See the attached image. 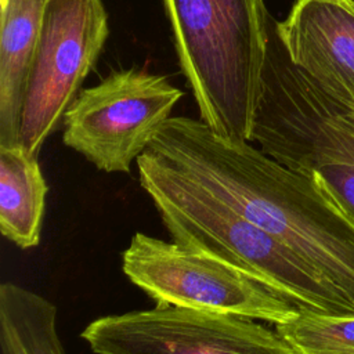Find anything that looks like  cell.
I'll use <instances>...</instances> for the list:
<instances>
[{"label":"cell","mask_w":354,"mask_h":354,"mask_svg":"<svg viewBox=\"0 0 354 354\" xmlns=\"http://www.w3.org/2000/svg\"><path fill=\"white\" fill-rule=\"evenodd\" d=\"M1 354H65L57 330V306L14 282L0 285Z\"/></svg>","instance_id":"obj_12"},{"label":"cell","mask_w":354,"mask_h":354,"mask_svg":"<svg viewBox=\"0 0 354 354\" xmlns=\"http://www.w3.org/2000/svg\"><path fill=\"white\" fill-rule=\"evenodd\" d=\"M109 35L102 0H47L25 83L19 145L32 158L59 127Z\"/></svg>","instance_id":"obj_7"},{"label":"cell","mask_w":354,"mask_h":354,"mask_svg":"<svg viewBox=\"0 0 354 354\" xmlns=\"http://www.w3.org/2000/svg\"><path fill=\"white\" fill-rule=\"evenodd\" d=\"M80 337L95 354H295L254 319L173 306L100 317Z\"/></svg>","instance_id":"obj_8"},{"label":"cell","mask_w":354,"mask_h":354,"mask_svg":"<svg viewBox=\"0 0 354 354\" xmlns=\"http://www.w3.org/2000/svg\"><path fill=\"white\" fill-rule=\"evenodd\" d=\"M48 185L36 158L0 147V231L21 249L39 245Z\"/></svg>","instance_id":"obj_11"},{"label":"cell","mask_w":354,"mask_h":354,"mask_svg":"<svg viewBox=\"0 0 354 354\" xmlns=\"http://www.w3.org/2000/svg\"><path fill=\"white\" fill-rule=\"evenodd\" d=\"M277 33L289 59L322 91L354 98V0H296Z\"/></svg>","instance_id":"obj_9"},{"label":"cell","mask_w":354,"mask_h":354,"mask_svg":"<svg viewBox=\"0 0 354 354\" xmlns=\"http://www.w3.org/2000/svg\"><path fill=\"white\" fill-rule=\"evenodd\" d=\"M250 141L277 162L318 180L354 217V131L330 97L289 59L270 12Z\"/></svg>","instance_id":"obj_4"},{"label":"cell","mask_w":354,"mask_h":354,"mask_svg":"<svg viewBox=\"0 0 354 354\" xmlns=\"http://www.w3.org/2000/svg\"><path fill=\"white\" fill-rule=\"evenodd\" d=\"M47 0H7L0 7V147H21L25 83Z\"/></svg>","instance_id":"obj_10"},{"label":"cell","mask_w":354,"mask_h":354,"mask_svg":"<svg viewBox=\"0 0 354 354\" xmlns=\"http://www.w3.org/2000/svg\"><path fill=\"white\" fill-rule=\"evenodd\" d=\"M184 93L166 76L120 69L80 90L64 115L62 142L106 173H129Z\"/></svg>","instance_id":"obj_6"},{"label":"cell","mask_w":354,"mask_h":354,"mask_svg":"<svg viewBox=\"0 0 354 354\" xmlns=\"http://www.w3.org/2000/svg\"><path fill=\"white\" fill-rule=\"evenodd\" d=\"M6 1H7V0H0V7H3V6L6 4Z\"/></svg>","instance_id":"obj_15"},{"label":"cell","mask_w":354,"mask_h":354,"mask_svg":"<svg viewBox=\"0 0 354 354\" xmlns=\"http://www.w3.org/2000/svg\"><path fill=\"white\" fill-rule=\"evenodd\" d=\"M180 68L214 133L250 141L267 48L263 0H162Z\"/></svg>","instance_id":"obj_3"},{"label":"cell","mask_w":354,"mask_h":354,"mask_svg":"<svg viewBox=\"0 0 354 354\" xmlns=\"http://www.w3.org/2000/svg\"><path fill=\"white\" fill-rule=\"evenodd\" d=\"M148 149L292 249L354 310V217L318 180L188 116L169 118Z\"/></svg>","instance_id":"obj_1"},{"label":"cell","mask_w":354,"mask_h":354,"mask_svg":"<svg viewBox=\"0 0 354 354\" xmlns=\"http://www.w3.org/2000/svg\"><path fill=\"white\" fill-rule=\"evenodd\" d=\"M275 330L295 354H354V315L300 311Z\"/></svg>","instance_id":"obj_13"},{"label":"cell","mask_w":354,"mask_h":354,"mask_svg":"<svg viewBox=\"0 0 354 354\" xmlns=\"http://www.w3.org/2000/svg\"><path fill=\"white\" fill-rule=\"evenodd\" d=\"M124 275L156 306H173L266 321L296 318L300 310L249 274L212 256L136 232L122 253Z\"/></svg>","instance_id":"obj_5"},{"label":"cell","mask_w":354,"mask_h":354,"mask_svg":"<svg viewBox=\"0 0 354 354\" xmlns=\"http://www.w3.org/2000/svg\"><path fill=\"white\" fill-rule=\"evenodd\" d=\"M330 97V95H329ZM330 100L333 101V105L339 113V116L342 118V120L344 122V124L354 131V98L350 100H344V101H337L335 98L330 97Z\"/></svg>","instance_id":"obj_14"},{"label":"cell","mask_w":354,"mask_h":354,"mask_svg":"<svg viewBox=\"0 0 354 354\" xmlns=\"http://www.w3.org/2000/svg\"><path fill=\"white\" fill-rule=\"evenodd\" d=\"M141 188L171 241L249 274L300 311L354 315L340 293L275 236L148 148L137 159Z\"/></svg>","instance_id":"obj_2"}]
</instances>
